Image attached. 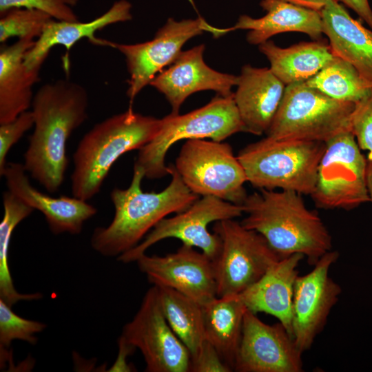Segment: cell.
Listing matches in <instances>:
<instances>
[{
  "mask_svg": "<svg viewBox=\"0 0 372 372\" xmlns=\"http://www.w3.org/2000/svg\"><path fill=\"white\" fill-rule=\"evenodd\" d=\"M367 158L352 131L326 143L311 196L322 209H352L370 202L366 183Z\"/></svg>",
  "mask_w": 372,
  "mask_h": 372,
  "instance_id": "cell-10",
  "label": "cell"
},
{
  "mask_svg": "<svg viewBox=\"0 0 372 372\" xmlns=\"http://www.w3.org/2000/svg\"><path fill=\"white\" fill-rule=\"evenodd\" d=\"M259 50L269 60L270 70L285 85L306 81L335 56L330 45L320 40L285 48L268 40L259 45Z\"/></svg>",
  "mask_w": 372,
  "mask_h": 372,
  "instance_id": "cell-25",
  "label": "cell"
},
{
  "mask_svg": "<svg viewBox=\"0 0 372 372\" xmlns=\"http://www.w3.org/2000/svg\"><path fill=\"white\" fill-rule=\"evenodd\" d=\"M119 340L141 352L147 372H189L191 355L173 331L163 314L157 287L145 293Z\"/></svg>",
  "mask_w": 372,
  "mask_h": 372,
  "instance_id": "cell-13",
  "label": "cell"
},
{
  "mask_svg": "<svg viewBox=\"0 0 372 372\" xmlns=\"http://www.w3.org/2000/svg\"><path fill=\"white\" fill-rule=\"evenodd\" d=\"M244 132L234 94H218L205 105L185 114H172L161 118L156 135L141 147L134 168L141 170L145 178H161L170 174L165 156L171 147L181 140L210 138L223 141Z\"/></svg>",
  "mask_w": 372,
  "mask_h": 372,
  "instance_id": "cell-6",
  "label": "cell"
},
{
  "mask_svg": "<svg viewBox=\"0 0 372 372\" xmlns=\"http://www.w3.org/2000/svg\"><path fill=\"white\" fill-rule=\"evenodd\" d=\"M340 254L331 250L322 256L311 271L297 277L293 290L291 329L295 344L303 353L312 347L324 329L337 304L341 287L329 276Z\"/></svg>",
  "mask_w": 372,
  "mask_h": 372,
  "instance_id": "cell-14",
  "label": "cell"
},
{
  "mask_svg": "<svg viewBox=\"0 0 372 372\" xmlns=\"http://www.w3.org/2000/svg\"><path fill=\"white\" fill-rule=\"evenodd\" d=\"M156 287L167 322L191 357L195 355L206 340L203 305L172 288Z\"/></svg>",
  "mask_w": 372,
  "mask_h": 372,
  "instance_id": "cell-27",
  "label": "cell"
},
{
  "mask_svg": "<svg viewBox=\"0 0 372 372\" xmlns=\"http://www.w3.org/2000/svg\"><path fill=\"white\" fill-rule=\"evenodd\" d=\"M244 214L242 205L206 196L198 198L185 211L158 223L136 247L117 257L123 263L136 262L152 245L166 238H177L183 245L200 249L212 261L218 256L221 240L208 225Z\"/></svg>",
  "mask_w": 372,
  "mask_h": 372,
  "instance_id": "cell-12",
  "label": "cell"
},
{
  "mask_svg": "<svg viewBox=\"0 0 372 372\" xmlns=\"http://www.w3.org/2000/svg\"><path fill=\"white\" fill-rule=\"evenodd\" d=\"M3 216L0 224V299L12 307L21 300H34L41 293H21L14 285L8 264L9 246L15 227L34 210L10 192L3 194Z\"/></svg>",
  "mask_w": 372,
  "mask_h": 372,
  "instance_id": "cell-28",
  "label": "cell"
},
{
  "mask_svg": "<svg viewBox=\"0 0 372 372\" xmlns=\"http://www.w3.org/2000/svg\"><path fill=\"white\" fill-rule=\"evenodd\" d=\"M35 40L18 39L0 50V124L10 122L32 106L33 87L39 81L38 70L24 62Z\"/></svg>",
  "mask_w": 372,
  "mask_h": 372,
  "instance_id": "cell-23",
  "label": "cell"
},
{
  "mask_svg": "<svg viewBox=\"0 0 372 372\" xmlns=\"http://www.w3.org/2000/svg\"><path fill=\"white\" fill-rule=\"evenodd\" d=\"M88 103L85 88L70 79L47 83L34 95V131L23 165L49 193L57 192L64 181L68 165L66 143L86 121Z\"/></svg>",
  "mask_w": 372,
  "mask_h": 372,
  "instance_id": "cell-1",
  "label": "cell"
},
{
  "mask_svg": "<svg viewBox=\"0 0 372 372\" xmlns=\"http://www.w3.org/2000/svg\"><path fill=\"white\" fill-rule=\"evenodd\" d=\"M302 355L293 336L280 322L266 324L247 309L234 371L302 372Z\"/></svg>",
  "mask_w": 372,
  "mask_h": 372,
  "instance_id": "cell-15",
  "label": "cell"
},
{
  "mask_svg": "<svg viewBox=\"0 0 372 372\" xmlns=\"http://www.w3.org/2000/svg\"><path fill=\"white\" fill-rule=\"evenodd\" d=\"M305 82L333 99L354 103L372 90V84L354 66L336 56Z\"/></svg>",
  "mask_w": 372,
  "mask_h": 372,
  "instance_id": "cell-29",
  "label": "cell"
},
{
  "mask_svg": "<svg viewBox=\"0 0 372 372\" xmlns=\"http://www.w3.org/2000/svg\"><path fill=\"white\" fill-rule=\"evenodd\" d=\"M233 370L222 359L216 349L207 340L197 353L191 357L192 372H230Z\"/></svg>",
  "mask_w": 372,
  "mask_h": 372,
  "instance_id": "cell-35",
  "label": "cell"
},
{
  "mask_svg": "<svg viewBox=\"0 0 372 372\" xmlns=\"http://www.w3.org/2000/svg\"><path fill=\"white\" fill-rule=\"evenodd\" d=\"M234 99L244 132L266 133L282 101L286 85L270 68L244 65Z\"/></svg>",
  "mask_w": 372,
  "mask_h": 372,
  "instance_id": "cell-19",
  "label": "cell"
},
{
  "mask_svg": "<svg viewBox=\"0 0 372 372\" xmlns=\"http://www.w3.org/2000/svg\"><path fill=\"white\" fill-rule=\"evenodd\" d=\"M161 125V118L134 112L132 107L95 124L81 139L73 154V196L85 201L92 198L115 161L148 143Z\"/></svg>",
  "mask_w": 372,
  "mask_h": 372,
  "instance_id": "cell-4",
  "label": "cell"
},
{
  "mask_svg": "<svg viewBox=\"0 0 372 372\" xmlns=\"http://www.w3.org/2000/svg\"><path fill=\"white\" fill-rule=\"evenodd\" d=\"M351 131L361 149L372 160V90L355 105L351 119Z\"/></svg>",
  "mask_w": 372,
  "mask_h": 372,
  "instance_id": "cell-33",
  "label": "cell"
},
{
  "mask_svg": "<svg viewBox=\"0 0 372 372\" xmlns=\"http://www.w3.org/2000/svg\"><path fill=\"white\" fill-rule=\"evenodd\" d=\"M234 219L215 222L213 227L222 243L213 260L217 297L240 295L280 259L261 234Z\"/></svg>",
  "mask_w": 372,
  "mask_h": 372,
  "instance_id": "cell-9",
  "label": "cell"
},
{
  "mask_svg": "<svg viewBox=\"0 0 372 372\" xmlns=\"http://www.w3.org/2000/svg\"><path fill=\"white\" fill-rule=\"evenodd\" d=\"M326 148L320 141L278 140L266 136L240 151L247 182L258 189L313 192L319 163Z\"/></svg>",
  "mask_w": 372,
  "mask_h": 372,
  "instance_id": "cell-5",
  "label": "cell"
},
{
  "mask_svg": "<svg viewBox=\"0 0 372 372\" xmlns=\"http://www.w3.org/2000/svg\"><path fill=\"white\" fill-rule=\"evenodd\" d=\"M242 206L247 216L241 224L261 234L280 258L301 254L313 266L332 250L329 230L300 194L260 189L247 195Z\"/></svg>",
  "mask_w": 372,
  "mask_h": 372,
  "instance_id": "cell-2",
  "label": "cell"
},
{
  "mask_svg": "<svg viewBox=\"0 0 372 372\" xmlns=\"http://www.w3.org/2000/svg\"><path fill=\"white\" fill-rule=\"evenodd\" d=\"M34 126L32 111L27 110L14 120L0 124V175L5 170L6 156L11 147L18 142L23 134Z\"/></svg>",
  "mask_w": 372,
  "mask_h": 372,
  "instance_id": "cell-34",
  "label": "cell"
},
{
  "mask_svg": "<svg viewBox=\"0 0 372 372\" xmlns=\"http://www.w3.org/2000/svg\"><path fill=\"white\" fill-rule=\"evenodd\" d=\"M21 163H7L3 176L8 190L45 216L54 234H79L85 222L97 213V209L75 196L52 197L33 187Z\"/></svg>",
  "mask_w": 372,
  "mask_h": 372,
  "instance_id": "cell-18",
  "label": "cell"
},
{
  "mask_svg": "<svg viewBox=\"0 0 372 372\" xmlns=\"http://www.w3.org/2000/svg\"><path fill=\"white\" fill-rule=\"evenodd\" d=\"M136 263L149 282L175 289L203 306L217 297L213 261L183 245L163 256L141 255Z\"/></svg>",
  "mask_w": 372,
  "mask_h": 372,
  "instance_id": "cell-16",
  "label": "cell"
},
{
  "mask_svg": "<svg viewBox=\"0 0 372 372\" xmlns=\"http://www.w3.org/2000/svg\"><path fill=\"white\" fill-rule=\"evenodd\" d=\"M203 307L206 340L234 371L247 309L239 295L216 297Z\"/></svg>",
  "mask_w": 372,
  "mask_h": 372,
  "instance_id": "cell-26",
  "label": "cell"
},
{
  "mask_svg": "<svg viewBox=\"0 0 372 372\" xmlns=\"http://www.w3.org/2000/svg\"><path fill=\"white\" fill-rule=\"evenodd\" d=\"M169 167L171 182L160 192L143 191L145 175L136 168L127 189L111 192L114 216L107 227L94 229L90 239L94 250L104 256L118 257L140 243L167 216L185 211L198 198L183 183L174 165Z\"/></svg>",
  "mask_w": 372,
  "mask_h": 372,
  "instance_id": "cell-3",
  "label": "cell"
},
{
  "mask_svg": "<svg viewBox=\"0 0 372 372\" xmlns=\"http://www.w3.org/2000/svg\"><path fill=\"white\" fill-rule=\"evenodd\" d=\"M78 0H0L1 14L12 8H31L42 10L60 21H79L73 8Z\"/></svg>",
  "mask_w": 372,
  "mask_h": 372,
  "instance_id": "cell-32",
  "label": "cell"
},
{
  "mask_svg": "<svg viewBox=\"0 0 372 372\" xmlns=\"http://www.w3.org/2000/svg\"><path fill=\"white\" fill-rule=\"evenodd\" d=\"M355 103L333 99L305 81L286 85L267 137L327 143L341 133L351 131Z\"/></svg>",
  "mask_w": 372,
  "mask_h": 372,
  "instance_id": "cell-7",
  "label": "cell"
},
{
  "mask_svg": "<svg viewBox=\"0 0 372 372\" xmlns=\"http://www.w3.org/2000/svg\"><path fill=\"white\" fill-rule=\"evenodd\" d=\"M12 307L0 299V352L1 364L9 359L8 349L14 340L36 344L35 334L43 331L46 324L28 320L17 315Z\"/></svg>",
  "mask_w": 372,
  "mask_h": 372,
  "instance_id": "cell-31",
  "label": "cell"
},
{
  "mask_svg": "<svg viewBox=\"0 0 372 372\" xmlns=\"http://www.w3.org/2000/svg\"><path fill=\"white\" fill-rule=\"evenodd\" d=\"M204 45L181 51L176 59L151 81L150 85L164 94L178 114L186 99L193 93L213 90L222 96H230L237 85L238 76L222 73L209 67L203 59Z\"/></svg>",
  "mask_w": 372,
  "mask_h": 372,
  "instance_id": "cell-17",
  "label": "cell"
},
{
  "mask_svg": "<svg viewBox=\"0 0 372 372\" xmlns=\"http://www.w3.org/2000/svg\"><path fill=\"white\" fill-rule=\"evenodd\" d=\"M0 42L12 37L37 39L53 18L46 12L31 8H12L1 14Z\"/></svg>",
  "mask_w": 372,
  "mask_h": 372,
  "instance_id": "cell-30",
  "label": "cell"
},
{
  "mask_svg": "<svg viewBox=\"0 0 372 372\" xmlns=\"http://www.w3.org/2000/svg\"><path fill=\"white\" fill-rule=\"evenodd\" d=\"M204 31L216 37L228 32L227 28L211 26L202 17L179 21L169 18L150 41L123 44L106 40L105 46L118 50L125 56L130 76L127 96L130 105L138 94L176 59L183 45Z\"/></svg>",
  "mask_w": 372,
  "mask_h": 372,
  "instance_id": "cell-11",
  "label": "cell"
},
{
  "mask_svg": "<svg viewBox=\"0 0 372 372\" xmlns=\"http://www.w3.org/2000/svg\"><path fill=\"white\" fill-rule=\"evenodd\" d=\"M260 5L266 11L264 17L241 15L234 26L227 28L228 31L248 30L247 41L258 45L274 35L287 32L304 33L313 40L322 38L323 28L320 11L284 0H262Z\"/></svg>",
  "mask_w": 372,
  "mask_h": 372,
  "instance_id": "cell-22",
  "label": "cell"
},
{
  "mask_svg": "<svg viewBox=\"0 0 372 372\" xmlns=\"http://www.w3.org/2000/svg\"><path fill=\"white\" fill-rule=\"evenodd\" d=\"M174 167L188 189L242 205L247 194L244 168L231 146L223 141L186 140Z\"/></svg>",
  "mask_w": 372,
  "mask_h": 372,
  "instance_id": "cell-8",
  "label": "cell"
},
{
  "mask_svg": "<svg viewBox=\"0 0 372 372\" xmlns=\"http://www.w3.org/2000/svg\"><path fill=\"white\" fill-rule=\"evenodd\" d=\"M131 10L132 5L129 1L119 0L114 2L105 13L90 21L51 19L27 52L24 58L25 64L30 70H41L52 48L62 45L70 50L76 43L85 38L94 45L105 46L106 40L96 37L95 33L110 25L131 20Z\"/></svg>",
  "mask_w": 372,
  "mask_h": 372,
  "instance_id": "cell-20",
  "label": "cell"
},
{
  "mask_svg": "<svg viewBox=\"0 0 372 372\" xmlns=\"http://www.w3.org/2000/svg\"><path fill=\"white\" fill-rule=\"evenodd\" d=\"M366 183L370 202L372 203V160L369 159H367Z\"/></svg>",
  "mask_w": 372,
  "mask_h": 372,
  "instance_id": "cell-38",
  "label": "cell"
},
{
  "mask_svg": "<svg viewBox=\"0 0 372 372\" xmlns=\"http://www.w3.org/2000/svg\"><path fill=\"white\" fill-rule=\"evenodd\" d=\"M304 8L320 11L332 0H284Z\"/></svg>",
  "mask_w": 372,
  "mask_h": 372,
  "instance_id": "cell-37",
  "label": "cell"
},
{
  "mask_svg": "<svg viewBox=\"0 0 372 372\" xmlns=\"http://www.w3.org/2000/svg\"><path fill=\"white\" fill-rule=\"evenodd\" d=\"M340 1L354 10L372 30V10L368 0H337Z\"/></svg>",
  "mask_w": 372,
  "mask_h": 372,
  "instance_id": "cell-36",
  "label": "cell"
},
{
  "mask_svg": "<svg viewBox=\"0 0 372 372\" xmlns=\"http://www.w3.org/2000/svg\"><path fill=\"white\" fill-rule=\"evenodd\" d=\"M320 12L333 54L351 63L372 84V30L353 19L337 0Z\"/></svg>",
  "mask_w": 372,
  "mask_h": 372,
  "instance_id": "cell-24",
  "label": "cell"
},
{
  "mask_svg": "<svg viewBox=\"0 0 372 372\" xmlns=\"http://www.w3.org/2000/svg\"><path fill=\"white\" fill-rule=\"evenodd\" d=\"M304 258L301 254H294L279 259L239 295L248 310L276 318L291 335L294 285L298 276V267Z\"/></svg>",
  "mask_w": 372,
  "mask_h": 372,
  "instance_id": "cell-21",
  "label": "cell"
}]
</instances>
